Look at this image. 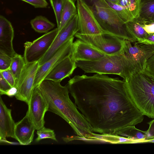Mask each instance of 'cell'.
<instances>
[{"label":"cell","instance_id":"obj_28","mask_svg":"<svg viewBox=\"0 0 154 154\" xmlns=\"http://www.w3.org/2000/svg\"><path fill=\"white\" fill-rule=\"evenodd\" d=\"M37 137L35 139L38 142L44 139L49 138L57 141L56 134L54 130L46 128L44 126L37 130L36 132Z\"/></svg>","mask_w":154,"mask_h":154},{"label":"cell","instance_id":"obj_29","mask_svg":"<svg viewBox=\"0 0 154 154\" xmlns=\"http://www.w3.org/2000/svg\"><path fill=\"white\" fill-rule=\"evenodd\" d=\"M11 61V57L0 52V71L9 69Z\"/></svg>","mask_w":154,"mask_h":154},{"label":"cell","instance_id":"obj_22","mask_svg":"<svg viewBox=\"0 0 154 154\" xmlns=\"http://www.w3.org/2000/svg\"><path fill=\"white\" fill-rule=\"evenodd\" d=\"M77 10L72 0H65L62 10L58 31L75 16L77 14Z\"/></svg>","mask_w":154,"mask_h":154},{"label":"cell","instance_id":"obj_2","mask_svg":"<svg viewBox=\"0 0 154 154\" xmlns=\"http://www.w3.org/2000/svg\"><path fill=\"white\" fill-rule=\"evenodd\" d=\"M60 82L44 79L38 86L48 106V111L61 117L79 137L93 139L94 133L90 125L70 99L67 85Z\"/></svg>","mask_w":154,"mask_h":154},{"label":"cell","instance_id":"obj_18","mask_svg":"<svg viewBox=\"0 0 154 154\" xmlns=\"http://www.w3.org/2000/svg\"><path fill=\"white\" fill-rule=\"evenodd\" d=\"M76 67L75 62L72 60L70 56L68 57L53 68L44 79L61 82L65 78L69 77Z\"/></svg>","mask_w":154,"mask_h":154},{"label":"cell","instance_id":"obj_23","mask_svg":"<svg viewBox=\"0 0 154 154\" xmlns=\"http://www.w3.org/2000/svg\"><path fill=\"white\" fill-rule=\"evenodd\" d=\"M26 64L23 57L20 54L16 53L12 57L9 69L15 79V84L19 79Z\"/></svg>","mask_w":154,"mask_h":154},{"label":"cell","instance_id":"obj_37","mask_svg":"<svg viewBox=\"0 0 154 154\" xmlns=\"http://www.w3.org/2000/svg\"><path fill=\"white\" fill-rule=\"evenodd\" d=\"M147 61L154 67V54L150 57Z\"/></svg>","mask_w":154,"mask_h":154},{"label":"cell","instance_id":"obj_34","mask_svg":"<svg viewBox=\"0 0 154 154\" xmlns=\"http://www.w3.org/2000/svg\"><path fill=\"white\" fill-rule=\"evenodd\" d=\"M143 28L148 34L154 33V22L145 21Z\"/></svg>","mask_w":154,"mask_h":154},{"label":"cell","instance_id":"obj_33","mask_svg":"<svg viewBox=\"0 0 154 154\" xmlns=\"http://www.w3.org/2000/svg\"><path fill=\"white\" fill-rule=\"evenodd\" d=\"M149 127L146 131V136L148 140L154 138V119L147 123Z\"/></svg>","mask_w":154,"mask_h":154},{"label":"cell","instance_id":"obj_5","mask_svg":"<svg viewBox=\"0 0 154 154\" xmlns=\"http://www.w3.org/2000/svg\"><path fill=\"white\" fill-rule=\"evenodd\" d=\"M78 67L86 73L119 75L125 80L136 69L128 59L123 54L106 55L94 61H78L75 62Z\"/></svg>","mask_w":154,"mask_h":154},{"label":"cell","instance_id":"obj_21","mask_svg":"<svg viewBox=\"0 0 154 154\" xmlns=\"http://www.w3.org/2000/svg\"><path fill=\"white\" fill-rule=\"evenodd\" d=\"M32 28L36 32L40 33H47L54 28L55 24L45 17L39 15L30 20Z\"/></svg>","mask_w":154,"mask_h":154},{"label":"cell","instance_id":"obj_31","mask_svg":"<svg viewBox=\"0 0 154 154\" xmlns=\"http://www.w3.org/2000/svg\"><path fill=\"white\" fill-rule=\"evenodd\" d=\"M34 7L35 8H46L48 4L46 0H21Z\"/></svg>","mask_w":154,"mask_h":154},{"label":"cell","instance_id":"obj_16","mask_svg":"<svg viewBox=\"0 0 154 154\" xmlns=\"http://www.w3.org/2000/svg\"><path fill=\"white\" fill-rule=\"evenodd\" d=\"M35 130V127L27 111L25 116L15 124L14 138L21 145L29 144L33 140Z\"/></svg>","mask_w":154,"mask_h":154},{"label":"cell","instance_id":"obj_27","mask_svg":"<svg viewBox=\"0 0 154 154\" xmlns=\"http://www.w3.org/2000/svg\"><path fill=\"white\" fill-rule=\"evenodd\" d=\"M49 1L54 12L58 29L60 24L61 16L65 0Z\"/></svg>","mask_w":154,"mask_h":154},{"label":"cell","instance_id":"obj_17","mask_svg":"<svg viewBox=\"0 0 154 154\" xmlns=\"http://www.w3.org/2000/svg\"><path fill=\"white\" fill-rule=\"evenodd\" d=\"M11 110L6 106L1 97L0 98V139L2 141L6 137L14 138L16 123L11 115Z\"/></svg>","mask_w":154,"mask_h":154},{"label":"cell","instance_id":"obj_7","mask_svg":"<svg viewBox=\"0 0 154 154\" xmlns=\"http://www.w3.org/2000/svg\"><path fill=\"white\" fill-rule=\"evenodd\" d=\"M56 28L32 42L24 44L23 57L26 63L38 61L48 51L58 32Z\"/></svg>","mask_w":154,"mask_h":154},{"label":"cell","instance_id":"obj_6","mask_svg":"<svg viewBox=\"0 0 154 154\" xmlns=\"http://www.w3.org/2000/svg\"><path fill=\"white\" fill-rule=\"evenodd\" d=\"M75 36L106 55L122 54L124 39L106 33L88 35L77 32Z\"/></svg>","mask_w":154,"mask_h":154},{"label":"cell","instance_id":"obj_39","mask_svg":"<svg viewBox=\"0 0 154 154\" xmlns=\"http://www.w3.org/2000/svg\"><path fill=\"white\" fill-rule=\"evenodd\" d=\"M143 143H154V138L149 140H146L144 141Z\"/></svg>","mask_w":154,"mask_h":154},{"label":"cell","instance_id":"obj_15","mask_svg":"<svg viewBox=\"0 0 154 154\" xmlns=\"http://www.w3.org/2000/svg\"><path fill=\"white\" fill-rule=\"evenodd\" d=\"M14 31L11 23L0 16V52L12 57L16 54L13 46Z\"/></svg>","mask_w":154,"mask_h":154},{"label":"cell","instance_id":"obj_10","mask_svg":"<svg viewBox=\"0 0 154 154\" xmlns=\"http://www.w3.org/2000/svg\"><path fill=\"white\" fill-rule=\"evenodd\" d=\"M78 15L74 16L59 31L50 48L39 61V66L50 59L64 43L79 31Z\"/></svg>","mask_w":154,"mask_h":154},{"label":"cell","instance_id":"obj_36","mask_svg":"<svg viewBox=\"0 0 154 154\" xmlns=\"http://www.w3.org/2000/svg\"><path fill=\"white\" fill-rule=\"evenodd\" d=\"M18 93V89L15 86L11 87L5 93V95L10 97L15 96Z\"/></svg>","mask_w":154,"mask_h":154},{"label":"cell","instance_id":"obj_19","mask_svg":"<svg viewBox=\"0 0 154 154\" xmlns=\"http://www.w3.org/2000/svg\"><path fill=\"white\" fill-rule=\"evenodd\" d=\"M145 20L139 17L125 23L129 31L137 39L139 43L148 35L143 28Z\"/></svg>","mask_w":154,"mask_h":154},{"label":"cell","instance_id":"obj_35","mask_svg":"<svg viewBox=\"0 0 154 154\" xmlns=\"http://www.w3.org/2000/svg\"><path fill=\"white\" fill-rule=\"evenodd\" d=\"M138 43L154 45V33L148 34L144 39Z\"/></svg>","mask_w":154,"mask_h":154},{"label":"cell","instance_id":"obj_38","mask_svg":"<svg viewBox=\"0 0 154 154\" xmlns=\"http://www.w3.org/2000/svg\"><path fill=\"white\" fill-rule=\"evenodd\" d=\"M112 3L119 5L120 0H105Z\"/></svg>","mask_w":154,"mask_h":154},{"label":"cell","instance_id":"obj_1","mask_svg":"<svg viewBox=\"0 0 154 154\" xmlns=\"http://www.w3.org/2000/svg\"><path fill=\"white\" fill-rule=\"evenodd\" d=\"M66 85L93 132L114 135L143 120L144 115L130 97L124 80L105 74L82 75L70 79Z\"/></svg>","mask_w":154,"mask_h":154},{"label":"cell","instance_id":"obj_12","mask_svg":"<svg viewBox=\"0 0 154 154\" xmlns=\"http://www.w3.org/2000/svg\"><path fill=\"white\" fill-rule=\"evenodd\" d=\"M74 38V37L69 39L60 47L50 59L39 66L35 75L34 88L39 85L49 72L58 63L65 58L70 56Z\"/></svg>","mask_w":154,"mask_h":154},{"label":"cell","instance_id":"obj_25","mask_svg":"<svg viewBox=\"0 0 154 154\" xmlns=\"http://www.w3.org/2000/svg\"><path fill=\"white\" fill-rule=\"evenodd\" d=\"M116 12L120 18L125 23L134 18L131 12L125 7L106 1Z\"/></svg>","mask_w":154,"mask_h":154},{"label":"cell","instance_id":"obj_40","mask_svg":"<svg viewBox=\"0 0 154 154\" xmlns=\"http://www.w3.org/2000/svg\"><path fill=\"white\" fill-rule=\"evenodd\" d=\"M150 22H154V19H153V20H152L151 21H150Z\"/></svg>","mask_w":154,"mask_h":154},{"label":"cell","instance_id":"obj_20","mask_svg":"<svg viewBox=\"0 0 154 154\" xmlns=\"http://www.w3.org/2000/svg\"><path fill=\"white\" fill-rule=\"evenodd\" d=\"M146 131H142L136 128L134 125H130L120 130L114 135L125 137L135 141L136 143H143L147 140Z\"/></svg>","mask_w":154,"mask_h":154},{"label":"cell","instance_id":"obj_14","mask_svg":"<svg viewBox=\"0 0 154 154\" xmlns=\"http://www.w3.org/2000/svg\"><path fill=\"white\" fill-rule=\"evenodd\" d=\"M106 55L82 40L73 42L70 57L75 62L78 61H91L99 60Z\"/></svg>","mask_w":154,"mask_h":154},{"label":"cell","instance_id":"obj_11","mask_svg":"<svg viewBox=\"0 0 154 154\" xmlns=\"http://www.w3.org/2000/svg\"><path fill=\"white\" fill-rule=\"evenodd\" d=\"M76 1L79 32L82 34L92 35L105 33L102 30L93 14L82 0Z\"/></svg>","mask_w":154,"mask_h":154},{"label":"cell","instance_id":"obj_24","mask_svg":"<svg viewBox=\"0 0 154 154\" xmlns=\"http://www.w3.org/2000/svg\"><path fill=\"white\" fill-rule=\"evenodd\" d=\"M139 17L148 22L154 19V0H141Z\"/></svg>","mask_w":154,"mask_h":154},{"label":"cell","instance_id":"obj_8","mask_svg":"<svg viewBox=\"0 0 154 154\" xmlns=\"http://www.w3.org/2000/svg\"><path fill=\"white\" fill-rule=\"evenodd\" d=\"M129 41L124 39L122 54L131 61L136 69H141L148 60L154 54V45L141 44L137 42L132 45Z\"/></svg>","mask_w":154,"mask_h":154},{"label":"cell","instance_id":"obj_3","mask_svg":"<svg viewBox=\"0 0 154 154\" xmlns=\"http://www.w3.org/2000/svg\"><path fill=\"white\" fill-rule=\"evenodd\" d=\"M129 95L144 116L154 118V67L147 61L141 69H135L125 80Z\"/></svg>","mask_w":154,"mask_h":154},{"label":"cell","instance_id":"obj_32","mask_svg":"<svg viewBox=\"0 0 154 154\" xmlns=\"http://www.w3.org/2000/svg\"><path fill=\"white\" fill-rule=\"evenodd\" d=\"M12 87L0 74V95L5 93Z\"/></svg>","mask_w":154,"mask_h":154},{"label":"cell","instance_id":"obj_9","mask_svg":"<svg viewBox=\"0 0 154 154\" xmlns=\"http://www.w3.org/2000/svg\"><path fill=\"white\" fill-rule=\"evenodd\" d=\"M39 66L38 61L26 63L14 86L18 89V93L15 96L16 99L25 102L28 105L34 89V82Z\"/></svg>","mask_w":154,"mask_h":154},{"label":"cell","instance_id":"obj_4","mask_svg":"<svg viewBox=\"0 0 154 154\" xmlns=\"http://www.w3.org/2000/svg\"><path fill=\"white\" fill-rule=\"evenodd\" d=\"M91 10L103 31L131 42L137 39L105 0H82Z\"/></svg>","mask_w":154,"mask_h":154},{"label":"cell","instance_id":"obj_26","mask_svg":"<svg viewBox=\"0 0 154 154\" xmlns=\"http://www.w3.org/2000/svg\"><path fill=\"white\" fill-rule=\"evenodd\" d=\"M97 140H101L113 143H136V142L133 140L114 135L97 134Z\"/></svg>","mask_w":154,"mask_h":154},{"label":"cell","instance_id":"obj_30","mask_svg":"<svg viewBox=\"0 0 154 154\" xmlns=\"http://www.w3.org/2000/svg\"><path fill=\"white\" fill-rule=\"evenodd\" d=\"M0 74L12 87L15 86L16 83L15 79L9 69L0 71Z\"/></svg>","mask_w":154,"mask_h":154},{"label":"cell","instance_id":"obj_13","mask_svg":"<svg viewBox=\"0 0 154 154\" xmlns=\"http://www.w3.org/2000/svg\"><path fill=\"white\" fill-rule=\"evenodd\" d=\"M28 105L30 119L35 130H38L44 126V116L48 109V104L38 86L34 88Z\"/></svg>","mask_w":154,"mask_h":154}]
</instances>
